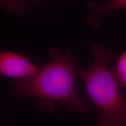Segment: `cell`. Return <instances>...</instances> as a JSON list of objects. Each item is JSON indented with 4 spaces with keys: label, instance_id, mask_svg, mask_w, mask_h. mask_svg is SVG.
I'll list each match as a JSON object with an SVG mask.
<instances>
[{
    "label": "cell",
    "instance_id": "cell-1",
    "mask_svg": "<svg viewBox=\"0 0 126 126\" xmlns=\"http://www.w3.org/2000/svg\"><path fill=\"white\" fill-rule=\"evenodd\" d=\"M51 60L26 81L14 83L15 97L31 96L37 100V108L47 113L54 112L56 105L71 110L87 113L88 106L79 95L78 77L72 61L71 48L64 51L52 48Z\"/></svg>",
    "mask_w": 126,
    "mask_h": 126
},
{
    "label": "cell",
    "instance_id": "cell-2",
    "mask_svg": "<svg viewBox=\"0 0 126 126\" xmlns=\"http://www.w3.org/2000/svg\"><path fill=\"white\" fill-rule=\"evenodd\" d=\"M91 51L94 57L92 65L86 69L78 68L77 71L98 113L96 126L126 125V98L112 71L109 68L111 52L99 44H93Z\"/></svg>",
    "mask_w": 126,
    "mask_h": 126
},
{
    "label": "cell",
    "instance_id": "cell-3",
    "mask_svg": "<svg viewBox=\"0 0 126 126\" xmlns=\"http://www.w3.org/2000/svg\"><path fill=\"white\" fill-rule=\"evenodd\" d=\"M39 70L38 66L27 57L9 50L0 53V74L11 79L14 83L29 79Z\"/></svg>",
    "mask_w": 126,
    "mask_h": 126
},
{
    "label": "cell",
    "instance_id": "cell-4",
    "mask_svg": "<svg viewBox=\"0 0 126 126\" xmlns=\"http://www.w3.org/2000/svg\"><path fill=\"white\" fill-rule=\"evenodd\" d=\"M126 9V0H109L105 4L94 5L90 13L85 18V22L92 29H96L100 26V18L104 14L114 11Z\"/></svg>",
    "mask_w": 126,
    "mask_h": 126
},
{
    "label": "cell",
    "instance_id": "cell-5",
    "mask_svg": "<svg viewBox=\"0 0 126 126\" xmlns=\"http://www.w3.org/2000/svg\"><path fill=\"white\" fill-rule=\"evenodd\" d=\"M112 72L120 87L126 88V51L118 57Z\"/></svg>",
    "mask_w": 126,
    "mask_h": 126
},
{
    "label": "cell",
    "instance_id": "cell-6",
    "mask_svg": "<svg viewBox=\"0 0 126 126\" xmlns=\"http://www.w3.org/2000/svg\"><path fill=\"white\" fill-rule=\"evenodd\" d=\"M1 5L8 11L20 14L26 8L23 0H0Z\"/></svg>",
    "mask_w": 126,
    "mask_h": 126
}]
</instances>
